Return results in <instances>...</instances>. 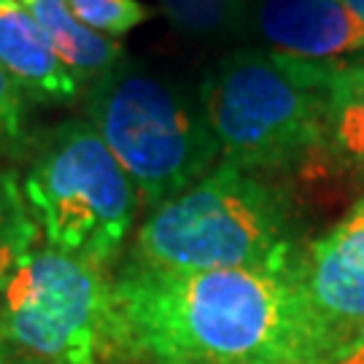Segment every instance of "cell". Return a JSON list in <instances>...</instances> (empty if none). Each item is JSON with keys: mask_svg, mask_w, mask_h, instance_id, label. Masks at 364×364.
<instances>
[{"mask_svg": "<svg viewBox=\"0 0 364 364\" xmlns=\"http://www.w3.org/2000/svg\"><path fill=\"white\" fill-rule=\"evenodd\" d=\"M33 19L38 22L43 38L49 41L52 52L60 63L73 70L81 84H90L105 70L119 65L127 52L117 38H108L87 27L70 11L68 0H22Z\"/></svg>", "mask_w": 364, "mask_h": 364, "instance_id": "10", "label": "cell"}, {"mask_svg": "<svg viewBox=\"0 0 364 364\" xmlns=\"http://www.w3.org/2000/svg\"><path fill=\"white\" fill-rule=\"evenodd\" d=\"M111 364H324L332 351L289 270H165L124 257Z\"/></svg>", "mask_w": 364, "mask_h": 364, "instance_id": "1", "label": "cell"}, {"mask_svg": "<svg viewBox=\"0 0 364 364\" xmlns=\"http://www.w3.org/2000/svg\"><path fill=\"white\" fill-rule=\"evenodd\" d=\"M343 3H346L348 9H353L356 14H362L364 16V0H343Z\"/></svg>", "mask_w": 364, "mask_h": 364, "instance_id": "18", "label": "cell"}, {"mask_svg": "<svg viewBox=\"0 0 364 364\" xmlns=\"http://www.w3.org/2000/svg\"><path fill=\"white\" fill-rule=\"evenodd\" d=\"M25 92L0 68V162L25 159L33 151V135L27 130Z\"/></svg>", "mask_w": 364, "mask_h": 364, "instance_id": "15", "label": "cell"}, {"mask_svg": "<svg viewBox=\"0 0 364 364\" xmlns=\"http://www.w3.org/2000/svg\"><path fill=\"white\" fill-rule=\"evenodd\" d=\"M156 6L183 38L208 46L248 41V0H156Z\"/></svg>", "mask_w": 364, "mask_h": 364, "instance_id": "12", "label": "cell"}, {"mask_svg": "<svg viewBox=\"0 0 364 364\" xmlns=\"http://www.w3.org/2000/svg\"><path fill=\"white\" fill-rule=\"evenodd\" d=\"M84 119L130 176L149 213L221 162L200 92L135 57L87 84Z\"/></svg>", "mask_w": 364, "mask_h": 364, "instance_id": "4", "label": "cell"}, {"mask_svg": "<svg viewBox=\"0 0 364 364\" xmlns=\"http://www.w3.org/2000/svg\"><path fill=\"white\" fill-rule=\"evenodd\" d=\"M335 65L259 43L224 54L200 84L221 159L287 173L321 154Z\"/></svg>", "mask_w": 364, "mask_h": 364, "instance_id": "3", "label": "cell"}, {"mask_svg": "<svg viewBox=\"0 0 364 364\" xmlns=\"http://www.w3.org/2000/svg\"><path fill=\"white\" fill-rule=\"evenodd\" d=\"M0 68L33 103L68 105L84 87L52 52L22 0H0Z\"/></svg>", "mask_w": 364, "mask_h": 364, "instance_id": "9", "label": "cell"}, {"mask_svg": "<svg viewBox=\"0 0 364 364\" xmlns=\"http://www.w3.org/2000/svg\"><path fill=\"white\" fill-rule=\"evenodd\" d=\"M299 251L291 195L275 173L221 159L149 213L127 257L165 270H289Z\"/></svg>", "mask_w": 364, "mask_h": 364, "instance_id": "2", "label": "cell"}, {"mask_svg": "<svg viewBox=\"0 0 364 364\" xmlns=\"http://www.w3.org/2000/svg\"><path fill=\"white\" fill-rule=\"evenodd\" d=\"M36 237L38 224L30 213L22 183L14 170H0V291L36 248Z\"/></svg>", "mask_w": 364, "mask_h": 364, "instance_id": "13", "label": "cell"}, {"mask_svg": "<svg viewBox=\"0 0 364 364\" xmlns=\"http://www.w3.org/2000/svg\"><path fill=\"white\" fill-rule=\"evenodd\" d=\"M22 189L46 246L105 270L141 208L135 183L84 117L60 122L33 144Z\"/></svg>", "mask_w": 364, "mask_h": 364, "instance_id": "5", "label": "cell"}, {"mask_svg": "<svg viewBox=\"0 0 364 364\" xmlns=\"http://www.w3.org/2000/svg\"><path fill=\"white\" fill-rule=\"evenodd\" d=\"M321 154L364 181V54L335 65Z\"/></svg>", "mask_w": 364, "mask_h": 364, "instance_id": "11", "label": "cell"}, {"mask_svg": "<svg viewBox=\"0 0 364 364\" xmlns=\"http://www.w3.org/2000/svg\"><path fill=\"white\" fill-rule=\"evenodd\" d=\"M297 284L329 351L364 324V197L321 237L302 246Z\"/></svg>", "mask_w": 364, "mask_h": 364, "instance_id": "7", "label": "cell"}, {"mask_svg": "<svg viewBox=\"0 0 364 364\" xmlns=\"http://www.w3.org/2000/svg\"><path fill=\"white\" fill-rule=\"evenodd\" d=\"M248 41L305 60H351L364 54V16L343 0H254Z\"/></svg>", "mask_w": 364, "mask_h": 364, "instance_id": "8", "label": "cell"}, {"mask_svg": "<svg viewBox=\"0 0 364 364\" xmlns=\"http://www.w3.org/2000/svg\"><path fill=\"white\" fill-rule=\"evenodd\" d=\"M324 364H364V324L351 335V340L332 353Z\"/></svg>", "mask_w": 364, "mask_h": 364, "instance_id": "16", "label": "cell"}, {"mask_svg": "<svg viewBox=\"0 0 364 364\" xmlns=\"http://www.w3.org/2000/svg\"><path fill=\"white\" fill-rule=\"evenodd\" d=\"M0 346L38 364H111L114 278L92 262L33 248L0 291Z\"/></svg>", "mask_w": 364, "mask_h": 364, "instance_id": "6", "label": "cell"}, {"mask_svg": "<svg viewBox=\"0 0 364 364\" xmlns=\"http://www.w3.org/2000/svg\"><path fill=\"white\" fill-rule=\"evenodd\" d=\"M0 364H38V362H33V359H27V356H19V353H14L0 346Z\"/></svg>", "mask_w": 364, "mask_h": 364, "instance_id": "17", "label": "cell"}, {"mask_svg": "<svg viewBox=\"0 0 364 364\" xmlns=\"http://www.w3.org/2000/svg\"><path fill=\"white\" fill-rule=\"evenodd\" d=\"M248 3H254V0H248Z\"/></svg>", "mask_w": 364, "mask_h": 364, "instance_id": "19", "label": "cell"}, {"mask_svg": "<svg viewBox=\"0 0 364 364\" xmlns=\"http://www.w3.org/2000/svg\"><path fill=\"white\" fill-rule=\"evenodd\" d=\"M70 11L95 33L119 38L151 19V9L141 0H68Z\"/></svg>", "mask_w": 364, "mask_h": 364, "instance_id": "14", "label": "cell"}]
</instances>
